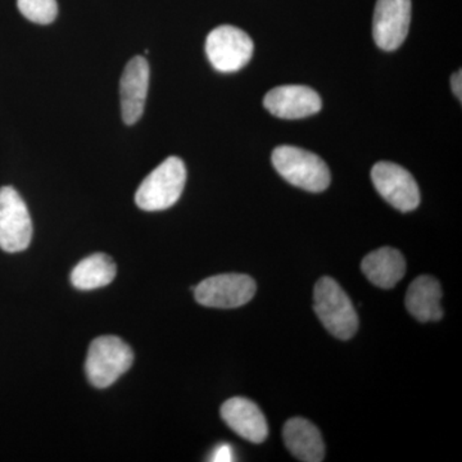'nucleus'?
Wrapping results in <instances>:
<instances>
[{
  "label": "nucleus",
  "instance_id": "12",
  "mask_svg": "<svg viewBox=\"0 0 462 462\" xmlns=\"http://www.w3.org/2000/svg\"><path fill=\"white\" fill-rule=\"evenodd\" d=\"M220 412L227 427L249 442L260 445L269 436V425L263 411L247 398H230L221 406Z\"/></svg>",
  "mask_w": 462,
  "mask_h": 462
},
{
  "label": "nucleus",
  "instance_id": "8",
  "mask_svg": "<svg viewBox=\"0 0 462 462\" xmlns=\"http://www.w3.org/2000/svg\"><path fill=\"white\" fill-rule=\"evenodd\" d=\"M372 180L389 205L401 212H410L420 205V191L411 173L392 162H379L373 167Z\"/></svg>",
  "mask_w": 462,
  "mask_h": 462
},
{
  "label": "nucleus",
  "instance_id": "9",
  "mask_svg": "<svg viewBox=\"0 0 462 462\" xmlns=\"http://www.w3.org/2000/svg\"><path fill=\"white\" fill-rule=\"evenodd\" d=\"M411 0H378L374 9L373 36L380 50H398L409 35Z\"/></svg>",
  "mask_w": 462,
  "mask_h": 462
},
{
  "label": "nucleus",
  "instance_id": "10",
  "mask_svg": "<svg viewBox=\"0 0 462 462\" xmlns=\"http://www.w3.org/2000/svg\"><path fill=\"white\" fill-rule=\"evenodd\" d=\"M263 106L270 114L284 120H298L320 112L318 91L305 85H282L264 96Z\"/></svg>",
  "mask_w": 462,
  "mask_h": 462
},
{
  "label": "nucleus",
  "instance_id": "17",
  "mask_svg": "<svg viewBox=\"0 0 462 462\" xmlns=\"http://www.w3.org/2000/svg\"><path fill=\"white\" fill-rule=\"evenodd\" d=\"M23 16L39 25H50L57 18V0H17Z\"/></svg>",
  "mask_w": 462,
  "mask_h": 462
},
{
  "label": "nucleus",
  "instance_id": "15",
  "mask_svg": "<svg viewBox=\"0 0 462 462\" xmlns=\"http://www.w3.org/2000/svg\"><path fill=\"white\" fill-rule=\"evenodd\" d=\"M364 275L382 289L396 287L406 273V261L400 251L391 247L376 249L361 263Z\"/></svg>",
  "mask_w": 462,
  "mask_h": 462
},
{
  "label": "nucleus",
  "instance_id": "6",
  "mask_svg": "<svg viewBox=\"0 0 462 462\" xmlns=\"http://www.w3.org/2000/svg\"><path fill=\"white\" fill-rule=\"evenodd\" d=\"M199 305L212 309H236L256 294V282L245 273H221L191 288Z\"/></svg>",
  "mask_w": 462,
  "mask_h": 462
},
{
  "label": "nucleus",
  "instance_id": "4",
  "mask_svg": "<svg viewBox=\"0 0 462 462\" xmlns=\"http://www.w3.org/2000/svg\"><path fill=\"white\" fill-rule=\"evenodd\" d=\"M134 352L127 343L115 336L94 339L88 352L85 372L90 384L107 388L132 367Z\"/></svg>",
  "mask_w": 462,
  "mask_h": 462
},
{
  "label": "nucleus",
  "instance_id": "2",
  "mask_svg": "<svg viewBox=\"0 0 462 462\" xmlns=\"http://www.w3.org/2000/svg\"><path fill=\"white\" fill-rule=\"evenodd\" d=\"M187 182V169L179 157H169L143 180L135 203L143 211H163L180 199Z\"/></svg>",
  "mask_w": 462,
  "mask_h": 462
},
{
  "label": "nucleus",
  "instance_id": "14",
  "mask_svg": "<svg viewBox=\"0 0 462 462\" xmlns=\"http://www.w3.org/2000/svg\"><path fill=\"white\" fill-rule=\"evenodd\" d=\"M442 296L439 282L433 276L422 275L411 282L404 302L406 309L416 320L439 321L443 318V309L440 306Z\"/></svg>",
  "mask_w": 462,
  "mask_h": 462
},
{
  "label": "nucleus",
  "instance_id": "11",
  "mask_svg": "<svg viewBox=\"0 0 462 462\" xmlns=\"http://www.w3.org/2000/svg\"><path fill=\"white\" fill-rule=\"evenodd\" d=\"M149 88V65L144 57H134L120 81L121 112L126 125L141 120Z\"/></svg>",
  "mask_w": 462,
  "mask_h": 462
},
{
  "label": "nucleus",
  "instance_id": "3",
  "mask_svg": "<svg viewBox=\"0 0 462 462\" xmlns=\"http://www.w3.org/2000/svg\"><path fill=\"white\" fill-rule=\"evenodd\" d=\"M314 309L331 336L348 340L358 329V316L354 303L334 279L324 276L316 282Z\"/></svg>",
  "mask_w": 462,
  "mask_h": 462
},
{
  "label": "nucleus",
  "instance_id": "7",
  "mask_svg": "<svg viewBox=\"0 0 462 462\" xmlns=\"http://www.w3.org/2000/svg\"><path fill=\"white\" fill-rule=\"evenodd\" d=\"M32 238V223L26 203L14 188H0V248L8 254L23 252Z\"/></svg>",
  "mask_w": 462,
  "mask_h": 462
},
{
  "label": "nucleus",
  "instance_id": "18",
  "mask_svg": "<svg viewBox=\"0 0 462 462\" xmlns=\"http://www.w3.org/2000/svg\"><path fill=\"white\" fill-rule=\"evenodd\" d=\"M212 462L234 461L233 448L229 445H220L215 449L211 456Z\"/></svg>",
  "mask_w": 462,
  "mask_h": 462
},
{
  "label": "nucleus",
  "instance_id": "1",
  "mask_svg": "<svg viewBox=\"0 0 462 462\" xmlns=\"http://www.w3.org/2000/svg\"><path fill=\"white\" fill-rule=\"evenodd\" d=\"M272 161L276 171L294 187L312 193H320L329 188V167L312 152L281 145L273 152Z\"/></svg>",
  "mask_w": 462,
  "mask_h": 462
},
{
  "label": "nucleus",
  "instance_id": "16",
  "mask_svg": "<svg viewBox=\"0 0 462 462\" xmlns=\"http://www.w3.org/2000/svg\"><path fill=\"white\" fill-rule=\"evenodd\" d=\"M116 273L117 267L111 257L105 254H91L76 264L71 282L79 291H94L111 284Z\"/></svg>",
  "mask_w": 462,
  "mask_h": 462
},
{
  "label": "nucleus",
  "instance_id": "19",
  "mask_svg": "<svg viewBox=\"0 0 462 462\" xmlns=\"http://www.w3.org/2000/svg\"><path fill=\"white\" fill-rule=\"evenodd\" d=\"M451 87L452 91H454V94L456 96V98H458V100L462 99V72L458 71L452 76L451 79Z\"/></svg>",
  "mask_w": 462,
  "mask_h": 462
},
{
  "label": "nucleus",
  "instance_id": "13",
  "mask_svg": "<svg viewBox=\"0 0 462 462\" xmlns=\"http://www.w3.org/2000/svg\"><path fill=\"white\" fill-rule=\"evenodd\" d=\"M282 438L291 454L298 460L305 462L324 460L325 445L320 430L306 419H289L282 430Z\"/></svg>",
  "mask_w": 462,
  "mask_h": 462
},
{
  "label": "nucleus",
  "instance_id": "5",
  "mask_svg": "<svg viewBox=\"0 0 462 462\" xmlns=\"http://www.w3.org/2000/svg\"><path fill=\"white\" fill-rule=\"evenodd\" d=\"M254 51V41L247 32L236 26L216 27L207 36V57L214 69L224 74L239 71L247 66Z\"/></svg>",
  "mask_w": 462,
  "mask_h": 462
}]
</instances>
